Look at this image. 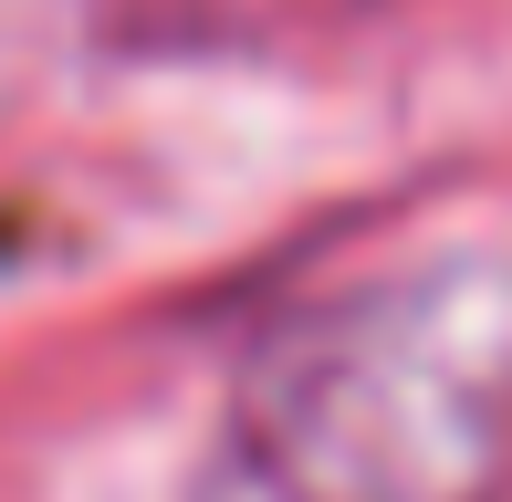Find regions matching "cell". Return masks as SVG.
Instances as JSON below:
<instances>
[{"mask_svg": "<svg viewBox=\"0 0 512 502\" xmlns=\"http://www.w3.org/2000/svg\"><path fill=\"white\" fill-rule=\"evenodd\" d=\"M272 502H502L512 251H439L304 304L241 387Z\"/></svg>", "mask_w": 512, "mask_h": 502, "instance_id": "cell-1", "label": "cell"}]
</instances>
